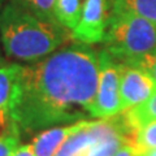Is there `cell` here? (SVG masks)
<instances>
[{"label": "cell", "mask_w": 156, "mask_h": 156, "mask_svg": "<svg viewBox=\"0 0 156 156\" xmlns=\"http://www.w3.org/2000/svg\"><path fill=\"white\" fill-rule=\"evenodd\" d=\"M3 65V56H2V52H0V66Z\"/></svg>", "instance_id": "cell-20"}, {"label": "cell", "mask_w": 156, "mask_h": 156, "mask_svg": "<svg viewBox=\"0 0 156 156\" xmlns=\"http://www.w3.org/2000/svg\"><path fill=\"white\" fill-rule=\"evenodd\" d=\"M113 13H129L156 22V0H112Z\"/></svg>", "instance_id": "cell-10"}, {"label": "cell", "mask_w": 156, "mask_h": 156, "mask_svg": "<svg viewBox=\"0 0 156 156\" xmlns=\"http://www.w3.org/2000/svg\"><path fill=\"white\" fill-rule=\"evenodd\" d=\"M21 64L0 66V130L8 131L12 125V113L18 96Z\"/></svg>", "instance_id": "cell-7"}, {"label": "cell", "mask_w": 156, "mask_h": 156, "mask_svg": "<svg viewBox=\"0 0 156 156\" xmlns=\"http://www.w3.org/2000/svg\"><path fill=\"white\" fill-rule=\"evenodd\" d=\"M98 85L92 101V119H109L122 112L120 99L121 62L105 50L98 52Z\"/></svg>", "instance_id": "cell-4"}, {"label": "cell", "mask_w": 156, "mask_h": 156, "mask_svg": "<svg viewBox=\"0 0 156 156\" xmlns=\"http://www.w3.org/2000/svg\"><path fill=\"white\" fill-rule=\"evenodd\" d=\"M13 156H35L34 154V148L31 143L30 144H22L16 150V152L13 154Z\"/></svg>", "instance_id": "cell-17"}, {"label": "cell", "mask_w": 156, "mask_h": 156, "mask_svg": "<svg viewBox=\"0 0 156 156\" xmlns=\"http://www.w3.org/2000/svg\"><path fill=\"white\" fill-rule=\"evenodd\" d=\"M156 92L154 80L140 68L121 62L120 99L122 111L144 103Z\"/></svg>", "instance_id": "cell-6"}, {"label": "cell", "mask_w": 156, "mask_h": 156, "mask_svg": "<svg viewBox=\"0 0 156 156\" xmlns=\"http://www.w3.org/2000/svg\"><path fill=\"white\" fill-rule=\"evenodd\" d=\"M98 68V53L82 43L61 47L37 62L22 65L8 131L21 136L53 126L94 120L91 108Z\"/></svg>", "instance_id": "cell-1"}, {"label": "cell", "mask_w": 156, "mask_h": 156, "mask_svg": "<svg viewBox=\"0 0 156 156\" xmlns=\"http://www.w3.org/2000/svg\"><path fill=\"white\" fill-rule=\"evenodd\" d=\"M126 120L136 133L142 125L148 121L156 120V92L144 101V103L134 107V108L124 111Z\"/></svg>", "instance_id": "cell-11"}, {"label": "cell", "mask_w": 156, "mask_h": 156, "mask_svg": "<svg viewBox=\"0 0 156 156\" xmlns=\"http://www.w3.org/2000/svg\"><path fill=\"white\" fill-rule=\"evenodd\" d=\"M72 39V33L55 20H47L7 0L0 11V43L9 58L37 62Z\"/></svg>", "instance_id": "cell-2"}, {"label": "cell", "mask_w": 156, "mask_h": 156, "mask_svg": "<svg viewBox=\"0 0 156 156\" xmlns=\"http://www.w3.org/2000/svg\"><path fill=\"white\" fill-rule=\"evenodd\" d=\"M134 148L138 151L139 155L156 148V120L148 121L138 129Z\"/></svg>", "instance_id": "cell-12"}, {"label": "cell", "mask_w": 156, "mask_h": 156, "mask_svg": "<svg viewBox=\"0 0 156 156\" xmlns=\"http://www.w3.org/2000/svg\"><path fill=\"white\" fill-rule=\"evenodd\" d=\"M83 0H56L53 7V18L69 31L77 26L80 21Z\"/></svg>", "instance_id": "cell-9"}, {"label": "cell", "mask_w": 156, "mask_h": 156, "mask_svg": "<svg viewBox=\"0 0 156 156\" xmlns=\"http://www.w3.org/2000/svg\"><path fill=\"white\" fill-rule=\"evenodd\" d=\"M104 50L122 64H134L156 50V22L129 13L112 12Z\"/></svg>", "instance_id": "cell-3"}, {"label": "cell", "mask_w": 156, "mask_h": 156, "mask_svg": "<svg viewBox=\"0 0 156 156\" xmlns=\"http://www.w3.org/2000/svg\"><path fill=\"white\" fill-rule=\"evenodd\" d=\"M13 2L35 13L39 17L55 20L53 18V7H55L56 0H13Z\"/></svg>", "instance_id": "cell-13"}, {"label": "cell", "mask_w": 156, "mask_h": 156, "mask_svg": "<svg viewBox=\"0 0 156 156\" xmlns=\"http://www.w3.org/2000/svg\"><path fill=\"white\" fill-rule=\"evenodd\" d=\"M129 65H135L140 68L142 70H144L146 73H148L150 77L152 78L156 85V50L147 53V55H144L143 57H140L134 64H129Z\"/></svg>", "instance_id": "cell-15"}, {"label": "cell", "mask_w": 156, "mask_h": 156, "mask_svg": "<svg viewBox=\"0 0 156 156\" xmlns=\"http://www.w3.org/2000/svg\"><path fill=\"white\" fill-rule=\"evenodd\" d=\"M20 147V135L14 131H3L0 134V156H13Z\"/></svg>", "instance_id": "cell-14"}, {"label": "cell", "mask_w": 156, "mask_h": 156, "mask_svg": "<svg viewBox=\"0 0 156 156\" xmlns=\"http://www.w3.org/2000/svg\"><path fill=\"white\" fill-rule=\"evenodd\" d=\"M112 156H139V154H138V151L133 147V146L125 144L119 151H116Z\"/></svg>", "instance_id": "cell-16"}, {"label": "cell", "mask_w": 156, "mask_h": 156, "mask_svg": "<svg viewBox=\"0 0 156 156\" xmlns=\"http://www.w3.org/2000/svg\"><path fill=\"white\" fill-rule=\"evenodd\" d=\"M87 121L89 120H82L70 125L53 126V128L42 130L31 142L35 156H56L62 144L72 135L83 129Z\"/></svg>", "instance_id": "cell-8"}, {"label": "cell", "mask_w": 156, "mask_h": 156, "mask_svg": "<svg viewBox=\"0 0 156 156\" xmlns=\"http://www.w3.org/2000/svg\"><path fill=\"white\" fill-rule=\"evenodd\" d=\"M7 3V0H0V11H2V8H3V5Z\"/></svg>", "instance_id": "cell-19"}, {"label": "cell", "mask_w": 156, "mask_h": 156, "mask_svg": "<svg viewBox=\"0 0 156 156\" xmlns=\"http://www.w3.org/2000/svg\"><path fill=\"white\" fill-rule=\"evenodd\" d=\"M112 14V0H83L77 26L70 31L72 39L82 44L103 43Z\"/></svg>", "instance_id": "cell-5"}, {"label": "cell", "mask_w": 156, "mask_h": 156, "mask_svg": "<svg viewBox=\"0 0 156 156\" xmlns=\"http://www.w3.org/2000/svg\"><path fill=\"white\" fill-rule=\"evenodd\" d=\"M139 156H156V148H154V150H150V151H146V152L140 154Z\"/></svg>", "instance_id": "cell-18"}]
</instances>
